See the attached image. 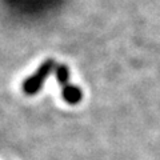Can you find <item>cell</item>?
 <instances>
[{"label": "cell", "instance_id": "6da1fadb", "mask_svg": "<svg viewBox=\"0 0 160 160\" xmlns=\"http://www.w3.org/2000/svg\"><path fill=\"white\" fill-rule=\"evenodd\" d=\"M56 62L55 59H47L38 67V69L32 75L24 80L22 84V89L27 96H33L40 92V89L43 88V84L46 83L48 76L53 72V69L56 68Z\"/></svg>", "mask_w": 160, "mask_h": 160}, {"label": "cell", "instance_id": "7a4b0ae2", "mask_svg": "<svg viewBox=\"0 0 160 160\" xmlns=\"http://www.w3.org/2000/svg\"><path fill=\"white\" fill-rule=\"evenodd\" d=\"M62 99L67 104L76 106L83 100V91L76 84H67L62 87Z\"/></svg>", "mask_w": 160, "mask_h": 160}, {"label": "cell", "instance_id": "3957f363", "mask_svg": "<svg viewBox=\"0 0 160 160\" xmlns=\"http://www.w3.org/2000/svg\"><path fill=\"white\" fill-rule=\"evenodd\" d=\"M55 76H56L58 83L60 84L62 87L67 86L69 84V76H71V72H69V67L67 66L66 63H60L55 68Z\"/></svg>", "mask_w": 160, "mask_h": 160}]
</instances>
